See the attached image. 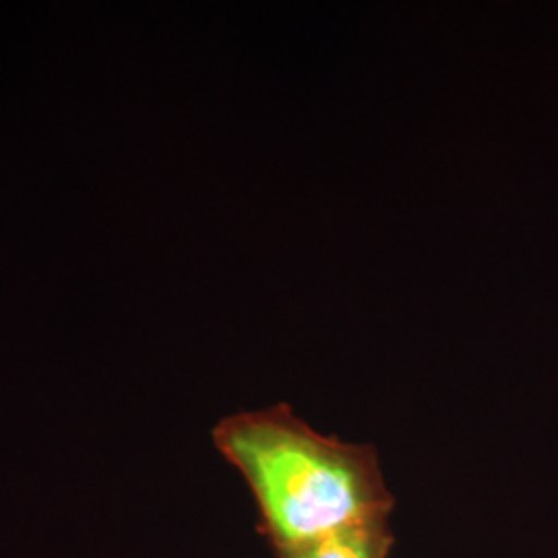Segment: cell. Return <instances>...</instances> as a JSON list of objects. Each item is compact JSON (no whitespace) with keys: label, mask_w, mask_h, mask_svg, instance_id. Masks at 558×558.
Segmentation results:
<instances>
[{"label":"cell","mask_w":558,"mask_h":558,"mask_svg":"<svg viewBox=\"0 0 558 558\" xmlns=\"http://www.w3.org/2000/svg\"><path fill=\"white\" fill-rule=\"evenodd\" d=\"M211 439L248 486L274 555L396 511L379 449L320 433L286 401L220 420Z\"/></svg>","instance_id":"cell-1"},{"label":"cell","mask_w":558,"mask_h":558,"mask_svg":"<svg viewBox=\"0 0 558 558\" xmlns=\"http://www.w3.org/2000/svg\"><path fill=\"white\" fill-rule=\"evenodd\" d=\"M396 542L391 518L368 519L278 553L276 558H391Z\"/></svg>","instance_id":"cell-2"}]
</instances>
